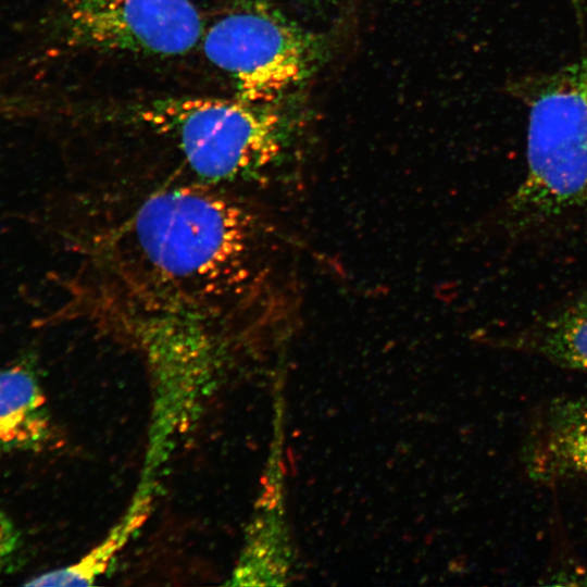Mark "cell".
<instances>
[{
    "mask_svg": "<svg viewBox=\"0 0 587 587\" xmlns=\"http://www.w3.org/2000/svg\"><path fill=\"white\" fill-rule=\"evenodd\" d=\"M263 223L246 204L205 186H175L145 198L127 222L140 260L182 301L235 300L261 276Z\"/></svg>",
    "mask_w": 587,
    "mask_h": 587,
    "instance_id": "cell-1",
    "label": "cell"
},
{
    "mask_svg": "<svg viewBox=\"0 0 587 587\" xmlns=\"http://www.w3.org/2000/svg\"><path fill=\"white\" fill-rule=\"evenodd\" d=\"M274 105L216 97L153 100L138 118L170 138L204 184L257 178L283 151L285 132Z\"/></svg>",
    "mask_w": 587,
    "mask_h": 587,
    "instance_id": "cell-2",
    "label": "cell"
},
{
    "mask_svg": "<svg viewBox=\"0 0 587 587\" xmlns=\"http://www.w3.org/2000/svg\"><path fill=\"white\" fill-rule=\"evenodd\" d=\"M527 171L511 202L523 220L587 204V57L546 77L532 98Z\"/></svg>",
    "mask_w": 587,
    "mask_h": 587,
    "instance_id": "cell-3",
    "label": "cell"
},
{
    "mask_svg": "<svg viewBox=\"0 0 587 587\" xmlns=\"http://www.w3.org/2000/svg\"><path fill=\"white\" fill-rule=\"evenodd\" d=\"M201 42L238 98L265 105L310 79L325 55L317 35L260 3L221 16L205 28Z\"/></svg>",
    "mask_w": 587,
    "mask_h": 587,
    "instance_id": "cell-4",
    "label": "cell"
},
{
    "mask_svg": "<svg viewBox=\"0 0 587 587\" xmlns=\"http://www.w3.org/2000/svg\"><path fill=\"white\" fill-rule=\"evenodd\" d=\"M61 9L67 42L101 52L183 55L205 30L191 0H61Z\"/></svg>",
    "mask_w": 587,
    "mask_h": 587,
    "instance_id": "cell-5",
    "label": "cell"
},
{
    "mask_svg": "<svg viewBox=\"0 0 587 587\" xmlns=\"http://www.w3.org/2000/svg\"><path fill=\"white\" fill-rule=\"evenodd\" d=\"M524 460L536 482L587 480V398L548 404L529 432Z\"/></svg>",
    "mask_w": 587,
    "mask_h": 587,
    "instance_id": "cell-6",
    "label": "cell"
},
{
    "mask_svg": "<svg viewBox=\"0 0 587 587\" xmlns=\"http://www.w3.org/2000/svg\"><path fill=\"white\" fill-rule=\"evenodd\" d=\"M49 429L46 397L32 359L0 369V452L38 450Z\"/></svg>",
    "mask_w": 587,
    "mask_h": 587,
    "instance_id": "cell-7",
    "label": "cell"
},
{
    "mask_svg": "<svg viewBox=\"0 0 587 587\" xmlns=\"http://www.w3.org/2000/svg\"><path fill=\"white\" fill-rule=\"evenodd\" d=\"M530 346L559 366L587 372V301L549 321Z\"/></svg>",
    "mask_w": 587,
    "mask_h": 587,
    "instance_id": "cell-8",
    "label": "cell"
},
{
    "mask_svg": "<svg viewBox=\"0 0 587 587\" xmlns=\"http://www.w3.org/2000/svg\"><path fill=\"white\" fill-rule=\"evenodd\" d=\"M22 535L13 521L0 510V574L13 569L22 552Z\"/></svg>",
    "mask_w": 587,
    "mask_h": 587,
    "instance_id": "cell-9",
    "label": "cell"
},
{
    "mask_svg": "<svg viewBox=\"0 0 587 587\" xmlns=\"http://www.w3.org/2000/svg\"><path fill=\"white\" fill-rule=\"evenodd\" d=\"M571 1L578 7L587 5V0H571Z\"/></svg>",
    "mask_w": 587,
    "mask_h": 587,
    "instance_id": "cell-10",
    "label": "cell"
}]
</instances>
